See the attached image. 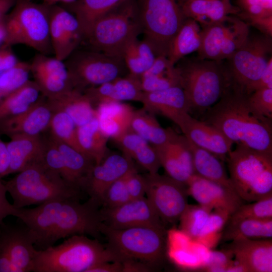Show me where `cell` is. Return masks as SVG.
<instances>
[{
	"instance_id": "obj_1",
	"label": "cell",
	"mask_w": 272,
	"mask_h": 272,
	"mask_svg": "<svg viewBox=\"0 0 272 272\" xmlns=\"http://www.w3.org/2000/svg\"><path fill=\"white\" fill-rule=\"evenodd\" d=\"M99 206L90 197L84 203L76 198L58 199L18 209L16 217L31 233L37 249L43 250L74 235L98 238L102 224Z\"/></svg>"
},
{
	"instance_id": "obj_2",
	"label": "cell",
	"mask_w": 272,
	"mask_h": 272,
	"mask_svg": "<svg viewBox=\"0 0 272 272\" xmlns=\"http://www.w3.org/2000/svg\"><path fill=\"white\" fill-rule=\"evenodd\" d=\"M247 96L230 85L209 109L205 121L233 144L272 153L271 119L254 112L247 103Z\"/></svg>"
},
{
	"instance_id": "obj_3",
	"label": "cell",
	"mask_w": 272,
	"mask_h": 272,
	"mask_svg": "<svg viewBox=\"0 0 272 272\" xmlns=\"http://www.w3.org/2000/svg\"><path fill=\"white\" fill-rule=\"evenodd\" d=\"M118 260L116 255L97 238L74 235L61 243L37 250L33 272H89L98 263Z\"/></svg>"
},
{
	"instance_id": "obj_4",
	"label": "cell",
	"mask_w": 272,
	"mask_h": 272,
	"mask_svg": "<svg viewBox=\"0 0 272 272\" xmlns=\"http://www.w3.org/2000/svg\"><path fill=\"white\" fill-rule=\"evenodd\" d=\"M4 183L17 209L58 199H80L82 193L41 160L30 164Z\"/></svg>"
},
{
	"instance_id": "obj_5",
	"label": "cell",
	"mask_w": 272,
	"mask_h": 272,
	"mask_svg": "<svg viewBox=\"0 0 272 272\" xmlns=\"http://www.w3.org/2000/svg\"><path fill=\"white\" fill-rule=\"evenodd\" d=\"M227 160L234 190L244 201L251 202L272 194V153L237 145Z\"/></svg>"
},
{
	"instance_id": "obj_6",
	"label": "cell",
	"mask_w": 272,
	"mask_h": 272,
	"mask_svg": "<svg viewBox=\"0 0 272 272\" xmlns=\"http://www.w3.org/2000/svg\"><path fill=\"white\" fill-rule=\"evenodd\" d=\"M50 6L32 0H17L5 19L4 45L22 44L39 53L52 52L49 36Z\"/></svg>"
},
{
	"instance_id": "obj_7",
	"label": "cell",
	"mask_w": 272,
	"mask_h": 272,
	"mask_svg": "<svg viewBox=\"0 0 272 272\" xmlns=\"http://www.w3.org/2000/svg\"><path fill=\"white\" fill-rule=\"evenodd\" d=\"M141 31L135 2L127 0L97 20L85 38L94 51L122 58L125 48Z\"/></svg>"
},
{
	"instance_id": "obj_8",
	"label": "cell",
	"mask_w": 272,
	"mask_h": 272,
	"mask_svg": "<svg viewBox=\"0 0 272 272\" xmlns=\"http://www.w3.org/2000/svg\"><path fill=\"white\" fill-rule=\"evenodd\" d=\"M101 233L107 239V247L119 261L139 260L157 265L166 255L167 232L164 228L142 226L115 229L102 224Z\"/></svg>"
},
{
	"instance_id": "obj_9",
	"label": "cell",
	"mask_w": 272,
	"mask_h": 272,
	"mask_svg": "<svg viewBox=\"0 0 272 272\" xmlns=\"http://www.w3.org/2000/svg\"><path fill=\"white\" fill-rule=\"evenodd\" d=\"M178 68L181 87L186 95L190 109H209L231 85L226 67L222 61L198 57Z\"/></svg>"
},
{
	"instance_id": "obj_10",
	"label": "cell",
	"mask_w": 272,
	"mask_h": 272,
	"mask_svg": "<svg viewBox=\"0 0 272 272\" xmlns=\"http://www.w3.org/2000/svg\"><path fill=\"white\" fill-rule=\"evenodd\" d=\"M144 40L156 55L167 57L171 41L186 18L179 0H136Z\"/></svg>"
},
{
	"instance_id": "obj_11",
	"label": "cell",
	"mask_w": 272,
	"mask_h": 272,
	"mask_svg": "<svg viewBox=\"0 0 272 272\" xmlns=\"http://www.w3.org/2000/svg\"><path fill=\"white\" fill-rule=\"evenodd\" d=\"M271 37L264 34L248 36L229 58L226 67L231 86L248 95L264 72L271 57Z\"/></svg>"
},
{
	"instance_id": "obj_12",
	"label": "cell",
	"mask_w": 272,
	"mask_h": 272,
	"mask_svg": "<svg viewBox=\"0 0 272 272\" xmlns=\"http://www.w3.org/2000/svg\"><path fill=\"white\" fill-rule=\"evenodd\" d=\"M65 60L73 88L82 91L119 77L125 66L122 58L94 50L74 52Z\"/></svg>"
},
{
	"instance_id": "obj_13",
	"label": "cell",
	"mask_w": 272,
	"mask_h": 272,
	"mask_svg": "<svg viewBox=\"0 0 272 272\" xmlns=\"http://www.w3.org/2000/svg\"><path fill=\"white\" fill-rule=\"evenodd\" d=\"M201 29L198 57L220 62L231 57L249 36L248 24L231 15Z\"/></svg>"
},
{
	"instance_id": "obj_14",
	"label": "cell",
	"mask_w": 272,
	"mask_h": 272,
	"mask_svg": "<svg viewBox=\"0 0 272 272\" xmlns=\"http://www.w3.org/2000/svg\"><path fill=\"white\" fill-rule=\"evenodd\" d=\"M146 195L163 224H174L188 205L186 185L158 173L144 176Z\"/></svg>"
},
{
	"instance_id": "obj_15",
	"label": "cell",
	"mask_w": 272,
	"mask_h": 272,
	"mask_svg": "<svg viewBox=\"0 0 272 272\" xmlns=\"http://www.w3.org/2000/svg\"><path fill=\"white\" fill-rule=\"evenodd\" d=\"M49 36L54 57L62 61L75 52L84 38L75 16L61 5L50 6Z\"/></svg>"
},
{
	"instance_id": "obj_16",
	"label": "cell",
	"mask_w": 272,
	"mask_h": 272,
	"mask_svg": "<svg viewBox=\"0 0 272 272\" xmlns=\"http://www.w3.org/2000/svg\"><path fill=\"white\" fill-rule=\"evenodd\" d=\"M102 224L115 229L135 227L164 228L147 197L130 199L118 207L100 209Z\"/></svg>"
},
{
	"instance_id": "obj_17",
	"label": "cell",
	"mask_w": 272,
	"mask_h": 272,
	"mask_svg": "<svg viewBox=\"0 0 272 272\" xmlns=\"http://www.w3.org/2000/svg\"><path fill=\"white\" fill-rule=\"evenodd\" d=\"M186 186L188 195L210 211L220 210L231 215L244 203L234 191L196 174L190 177Z\"/></svg>"
},
{
	"instance_id": "obj_18",
	"label": "cell",
	"mask_w": 272,
	"mask_h": 272,
	"mask_svg": "<svg viewBox=\"0 0 272 272\" xmlns=\"http://www.w3.org/2000/svg\"><path fill=\"white\" fill-rule=\"evenodd\" d=\"M183 135L197 146L212 153L221 160H227L233 143L214 126L183 114L175 123Z\"/></svg>"
},
{
	"instance_id": "obj_19",
	"label": "cell",
	"mask_w": 272,
	"mask_h": 272,
	"mask_svg": "<svg viewBox=\"0 0 272 272\" xmlns=\"http://www.w3.org/2000/svg\"><path fill=\"white\" fill-rule=\"evenodd\" d=\"M132 160L124 154H108L100 163L93 165L86 179L83 191L100 206L101 200L108 187L134 167Z\"/></svg>"
},
{
	"instance_id": "obj_20",
	"label": "cell",
	"mask_w": 272,
	"mask_h": 272,
	"mask_svg": "<svg viewBox=\"0 0 272 272\" xmlns=\"http://www.w3.org/2000/svg\"><path fill=\"white\" fill-rule=\"evenodd\" d=\"M37 250L31 233L23 224L0 225V251L9 256L21 272L32 271Z\"/></svg>"
},
{
	"instance_id": "obj_21",
	"label": "cell",
	"mask_w": 272,
	"mask_h": 272,
	"mask_svg": "<svg viewBox=\"0 0 272 272\" xmlns=\"http://www.w3.org/2000/svg\"><path fill=\"white\" fill-rule=\"evenodd\" d=\"M153 146L157 153L161 166L168 176L186 185L195 174L192 153L186 138L176 133L166 143Z\"/></svg>"
},
{
	"instance_id": "obj_22",
	"label": "cell",
	"mask_w": 272,
	"mask_h": 272,
	"mask_svg": "<svg viewBox=\"0 0 272 272\" xmlns=\"http://www.w3.org/2000/svg\"><path fill=\"white\" fill-rule=\"evenodd\" d=\"M210 249L192 240L179 229H172L167 236L166 255L178 267L184 269H201Z\"/></svg>"
},
{
	"instance_id": "obj_23",
	"label": "cell",
	"mask_w": 272,
	"mask_h": 272,
	"mask_svg": "<svg viewBox=\"0 0 272 272\" xmlns=\"http://www.w3.org/2000/svg\"><path fill=\"white\" fill-rule=\"evenodd\" d=\"M53 110L40 99L25 111L0 121V134L38 136L49 128Z\"/></svg>"
},
{
	"instance_id": "obj_24",
	"label": "cell",
	"mask_w": 272,
	"mask_h": 272,
	"mask_svg": "<svg viewBox=\"0 0 272 272\" xmlns=\"http://www.w3.org/2000/svg\"><path fill=\"white\" fill-rule=\"evenodd\" d=\"M140 102L146 110L162 115L175 123L190 110L186 95L181 86L151 92H143Z\"/></svg>"
},
{
	"instance_id": "obj_25",
	"label": "cell",
	"mask_w": 272,
	"mask_h": 272,
	"mask_svg": "<svg viewBox=\"0 0 272 272\" xmlns=\"http://www.w3.org/2000/svg\"><path fill=\"white\" fill-rule=\"evenodd\" d=\"M229 248L246 272L272 271L271 239L231 241Z\"/></svg>"
},
{
	"instance_id": "obj_26",
	"label": "cell",
	"mask_w": 272,
	"mask_h": 272,
	"mask_svg": "<svg viewBox=\"0 0 272 272\" xmlns=\"http://www.w3.org/2000/svg\"><path fill=\"white\" fill-rule=\"evenodd\" d=\"M212 211L199 205L188 204L179 220V229L192 240L209 249L218 240V236L212 229Z\"/></svg>"
},
{
	"instance_id": "obj_27",
	"label": "cell",
	"mask_w": 272,
	"mask_h": 272,
	"mask_svg": "<svg viewBox=\"0 0 272 272\" xmlns=\"http://www.w3.org/2000/svg\"><path fill=\"white\" fill-rule=\"evenodd\" d=\"M180 6L185 17L195 20L201 27L221 21L241 11L230 0H189L181 3Z\"/></svg>"
},
{
	"instance_id": "obj_28",
	"label": "cell",
	"mask_w": 272,
	"mask_h": 272,
	"mask_svg": "<svg viewBox=\"0 0 272 272\" xmlns=\"http://www.w3.org/2000/svg\"><path fill=\"white\" fill-rule=\"evenodd\" d=\"M96 117L102 132L108 139L116 140L130 129L134 110L119 101L98 104Z\"/></svg>"
},
{
	"instance_id": "obj_29",
	"label": "cell",
	"mask_w": 272,
	"mask_h": 272,
	"mask_svg": "<svg viewBox=\"0 0 272 272\" xmlns=\"http://www.w3.org/2000/svg\"><path fill=\"white\" fill-rule=\"evenodd\" d=\"M52 110L64 111L77 127L82 126L96 116V110L87 95L77 89H71L55 96L47 98Z\"/></svg>"
},
{
	"instance_id": "obj_30",
	"label": "cell",
	"mask_w": 272,
	"mask_h": 272,
	"mask_svg": "<svg viewBox=\"0 0 272 272\" xmlns=\"http://www.w3.org/2000/svg\"><path fill=\"white\" fill-rule=\"evenodd\" d=\"M6 143L10 158L9 175L17 173L30 164L40 160L45 140L39 135H17Z\"/></svg>"
},
{
	"instance_id": "obj_31",
	"label": "cell",
	"mask_w": 272,
	"mask_h": 272,
	"mask_svg": "<svg viewBox=\"0 0 272 272\" xmlns=\"http://www.w3.org/2000/svg\"><path fill=\"white\" fill-rule=\"evenodd\" d=\"M115 141L123 154L135 160L148 173H158L161 165L157 153L145 139L130 129Z\"/></svg>"
},
{
	"instance_id": "obj_32",
	"label": "cell",
	"mask_w": 272,
	"mask_h": 272,
	"mask_svg": "<svg viewBox=\"0 0 272 272\" xmlns=\"http://www.w3.org/2000/svg\"><path fill=\"white\" fill-rule=\"evenodd\" d=\"M127 0H77L61 5L73 13L80 25L85 38L94 23Z\"/></svg>"
},
{
	"instance_id": "obj_33",
	"label": "cell",
	"mask_w": 272,
	"mask_h": 272,
	"mask_svg": "<svg viewBox=\"0 0 272 272\" xmlns=\"http://www.w3.org/2000/svg\"><path fill=\"white\" fill-rule=\"evenodd\" d=\"M143 93L140 78L130 74L123 78L119 77L94 89L96 99L101 103L126 100L140 102Z\"/></svg>"
},
{
	"instance_id": "obj_34",
	"label": "cell",
	"mask_w": 272,
	"mask_h": 272,
	"mask_svg": "<svg viewBox=\"0 0 272 272\" xmlns=\"http://www.w3.org/2000/svg\"><path fill=\"white\" fill-rule=\"evenodd\" d=\"M187 140L192 155L195 173L235 192L222 160L188 139Z\"/></svg>"
},
{
	"instance_id": "obj_35",
	"label": "cell",
	"mask_w": 272,
	"mask_h": 272,
	"mask_svg": "<svg viewBox=\"0 0 272 272\" xmlns=\"http://www.w3.org/2000/svg\"><path fill=\"white\" fill-rule=\"evenodd\" d=\"M50 138L62 156L65 169V180L83 191L86 179L95 163L69 145L51 135Z\"/></svg>"
},
{
	"instance_id": "obj_36",
	"label": "cell",
	"mask_w": 272,
	"mask_h": 272,
	"mask_svg": "<svg viewBox=\"0 0 272 272\" xmlns=\"http://www.w3.org/2000/svg\"><path fill=\"white\" fill-rule=\"evenodd\" d=\"M202 29L195 20L186 18L171 41L167 57L173 65L185 55L197 51L201 42Z\"/></svg>"
},
{
	"instance_id": "obj_37",
	"label": "cell",
	"mask_w": 272,
	"mask_h": 272,
	"mask_svg": "<svg viewBox=\"0 0 272 272\" xmlns=\"http://www.w3.org/2000/svg\"><path fill=\"white\" fill-rule=\"evenodd\" d=\"M130 129L153 146H159L171 140L177 133L161 126L154 114L144 108L134 110Z\"/></svg>"
},
{
	"instance_id": "obj_38",
	"label": "cell",
	"mask_w": 272,
	"mask_h": 272,
	"mask_svg": "<svg viewBox=\"0 0 272 272\" xmlns=\"http://www.w3.org/2000/svg\"><path fill=\"white\" fill-rule=\"evenodd\" d=\"M77 132L82 152L92 160L95 164L100 163L108 155V138L101 131L97 117L77 127Z\"/></svg>"
},
{
	"instance_id": "obj_39",
	"label": "cell",
	"mask_w": 272,
	"mask_h": 272,
	"mask_svg": "<svg viewBox=\"0 0 272 272\" xmlns=\"http://www.w3.org/2000/svg\"><path fill=\"white\" fill-rule=\"evenodd\" d=\"M226 225L221 238L223 242L272 237V219H246Z\"/></svg>"
},
{
	"instance_id": "obj_40",
	"label": "cell",
	"mask_w": 272,
	"mask_h": 272,
	"mask_svg": "<svg viewBox=\"0 0 272 272\" xmlns=\"http://www.w3.org/2000/svg\"><path fill=\"white\" fill-rule=\"evenodd\" d=\"M40 93L36 83L29 80L0 102V121L28 109L39 100Z\"/></svg>"
},
{
	"instance_id": "obj_41",
	"label": "cell",
	"mask_w": 272,
	"mask_h": 272,
	"mask_svg": "<svg viewBox=\"0 0 272 272\" xmlns=\"http://www.w3.org/2000/svg\"><path fill=\"white\" fill-rule=\"evenodd\" d=\"M49 128L53 138L82 153L78 140L77 126L65 112L53 110Z\"/></svg>"
},
{
	"instance_id": "obj_42",
	"label": "cell",
	"mask_w": 272,
	"mask_h": 272,
	"mask_svg": "<svg viewBox=\"0 0 272 272\" xmlns=\"http://www.w3.org/2000/svg\"><path fill=\"white\" fill-rule=\"evenodd\" d=\"M30 72V63L19 60L12 67L0 73V102L26 83Z\"/></svg>"
},
{
	"instance_id": "obj_43",
	"label": "cell",
	"mask_w": 272,
	"mask_h": 272,
	"mask_svg": "<svg viewBox=\"0 0 272 272\" xmlns=\"http://www.w3.org/2000/svg\"><path fill=\"white\" fill-rule=\"evenodd\" d=\"M246 219H272V194L248 204H242L230 215L227 222Z\"/></svg>"
},
{
	"instance_id": "obj_44",
	"label": "cell",
	"mask_w": 272,
	"mask_h": 272,
	"mask_svg": "<svg viewBox=\"0 0 272 272\" xmlns=\"http://www.w3.org/2000/svg\"><path fill=\"white\" fill-rule=\"evenodd\" d=\"M140 81L144 92H151L172 87L181 86L179 69L175 66L159 75L140 78Z\"/></svg>"
},
{
	"instance_id": "obj_45",
	"label": "cell",
	"mask_w": 272,
	"mask_h": 272,
	"mask_svg": "<svg viewBox=\"0 0 272 272\" xmlns=\"http://www.w3.org/2000/svg\"><path fill=\"white\" fill-rule=\"evenodd\" d=\"M30 65L32 73H43L71 82L65 62L54 56L49 57L46 54L38 53L33 58Z\"/></svg>"
},
{
	"instance_id": "obj_46",
	"label": "cell",
	"mask_w": 272,
	"mask_h": 272,
	"mask_svg": "<svg viewBox=\"0 0 272 272\" xmlns=\"http://www.w3.org/2000/svg\"><path fill=\"white\" fill-rule=\"evenodd\" d=\"M126 175L115 181L106 189L100 201L102 208H115L130 200L126 185Z\"/></svg>"
},
{
	"instance_id": "obj_47",
	"label": "cell",
	"mask_w": 272,
	"mask_h": 272,
	"mask_svg": "<svg viewBox=\"0 0 272 272\" xmlns=\"http://www.w3.org/2000/svg\"><path fill=\"white\" fill-rule=\"evenodd\" d=\"M247 101L257 114L272 119V89L256 90L247 95Z\"/></svg>"
},
{
	"instance_id": "obj_48",
	"label": "cell",
	"mask_w": 272,
	"mask_h": 272,
	"mask_svg": "<svg viewBox=\"0 0 272 272\" xmlns=\"http://www.w3.org/2000/svg\"><path fill=\"white\" fill-rule=\"evenodd\" d=\"M137 41V38L128 44L123 52L122 59L129 74L140 78L146 70L138 52Z\"/></svg>"
},
{
	"instance_id": "obj_49",
	"label": "cell",
	"mask_w": 272,
	"mask_h": 272,
	"mask_svg": "<svg viewBox=\"0 0 272 272\" xmlns=\"http://www.w3.org/2000/svg\"><path fill=\"white\" fill-rule=\"evenodd\" d=\"M234 255L229 249L223 251L210 250L209 258L201 269L208 271L223 272L232 262Z\"/></svg>"
},
{
	"instance_id": "obj_50",
	"label": "cell",
	"mask_w": 272,
	"mask_h": 272,
	"mask_svg": "<svg viewBox=\"0 0 272 272\" xmlns=\"http://www.w3.org/2000/svg\"><path fill=\"white\" fill-rule=\"evenodd\" d=\"M126 185L130 199L145 197L146 188L145 178L139 174L134 167L126 173Z\"/></svg>"
},
{
	"instance_id": "obj_51",
	"label": "cell",
	"mask_w": 272,
	"mask_h": 272,
	"mask_svg": "<svg viewBox=\"0 0 272 272\" xmlns=\"http://www.w3.org/2000/svg\"><path fill=\"white\" fill-rule=\"evenodd\" d=\"M238 17L261 31L263 34L271 37L272 35V16L260 17L250 16L240 11L237 15Z\"/></svg>"
},
{
	"instance_id": "obj_52",
	"label": "cell",
	"mask_w": 272,
	"mask_h": 272,
	"mask_svg": "<svg viewBox=\"0 0 272 272\" xmlns=\"http://www.w3.org/2000/svg\"><path fill=\"white\" fill-rule=\"evenodd\" d=\"M7 190L5 183L0 179V225L4 223V220L9 216L16 217L18 209L11 203L7 198Z\"/></svg>"
},
{
	"instance_id": "obj_53",
	"label": "cell",
	"mask_w": 272,
	"mask_h": 272,
	"mask_svg": "<svg viewBox=\"0 0 272 272\" xmlns=\"http://www.w3.org/2000/svg\"><path fill=\"white\" fill-rule=\"evenodd\" d=\"M137 46L139 55L147 71L152 65L157 55L151 45L145 40H138Z\"/></svg>"
},
{
	"instance_id": "obj_54",
	"label": "cell",
	"mask_w": 272,
	"mask_h": 272,
	"mask_svg": "<svg viewBox=\"0 0 272 272\" xmlns=\"http://www.w3.org/2000/svg\"><path fill=\"white\" fill-rule=\"evenodd\" d=\"M174 66L175 65L170 63L166 56L164 55H158L152 65L141 76L140 78L162 74Z\"/></svg>"
},
{
	"instance_id": "obj_55",
	"label": "cell",
	"mask_w": 272,
	"mask_h": 272,
	"mask_svg": "<svg viewBox=\"0 0 272 272\" xmlns=\"http://www.w3.org/2000/svg\"><path fill=\"white\" fill-rule=\"evenodd\" d=\"M18 61L10 47L0 48V73L12 67Z\"/></svg>"
},
{
	"instance_id": "obj_56",
	"label": "cell",
	"mask_w": 272,
	"mask_h": 272,
	"mask_svg": "<svg viewBox=\"0 0 272 272\" xmlns=\"http://www.w3.org/2000/svg\"><path fill=\"white\" fill-rule=\"evenodd\" d=\"M10 158L7 144L0 137V179L9 175Z\"/></svg>"
},
{
	"instance_id": "obj_57",
	"label": "cell",
	"mask_w": 272,
	"mask_h": 272,
	"mask_svg": "<svg viewBox=\"0 0 272 272\" xmlns=\"http://www.w3.org/2000/svg\"><path fill=\"white\" fill-rule=\"evenodd\" d=\"M89 272H123V264L119 260L104 261L93 266Z\"/></svg>"
},
{
	"instance_id": "obj_58",
	"label": "cell",
	"mask_w": 272,
	"mask_h": 272,
	"mask_svg": "<svg viewBox=\"0 0 272 272\" xmlns=\"http://www.w3.org/2000/svg\"><path fill=\"white\" fill-rule=\"evenodd\" d=\"M261 88L272 89V58L271 57L261 77L255 85L253 92Z\"/></svg>"
},
{
	"instance_id": "obj_59",
	"label": "cell",
	"mask_w": 272,
	"mask_h": 272,
	"mask_svg": "<svg viewBox=\"0 0 272 272\" xmlns=\"http://www.w3.org/2000/svg\"><path fill=\"white\" fill-rule=\"evenodd\" d=\"M0 272H21L9 256L0 251Z\"/></svg>"
},
{
	"instance_id": "obj_60",
	"label": "cell",
	"mask_w": 272,
	"mask_h": 272,
	"mask_svg": "<svg viewBox=\"0 0 272 272\" xmlns=\"http://www.w3.org/2000/svg\"><path fill=\"white\" fill-rule=\"evenodd\" d=\"M17 0H0V20L6 18Z\"/></svg>"
},
{
	"instance_id": "obj_61",
	"label": "cell",
	"mask_w": 272,
	"mask_h": 272,
	"mask_svg": "<svg viewBox=\"0 0 272 272\" xmlns=\"http://www.w3.org/2000/svg\"><path fill=\"white\" fill-rule=\"evenodd\" d=\"M42 3L49 6L64 5L73 3L77 0H40Z\"/></svg>"
},
{
	"instance_id": "obj_62",
	"label": "cell",
	"mask_w": 272,
	"mask_h": 272,
	"mask_svg": "<svg viewBox=\"0 0 272 272\" xmlns=\"http://www.w3.org/2000/svg\"><path fill=\"white\" fill-rule=\"evenodd\" d=\"M5 19L0 20V44H4L6 35Z\"/></svg>"
},
{
	"instance_id": "obj_63",
	"label": "cell",
	"mask_w": 272,
	"mask_h": 272,
	"mask_svg": "<svg viewBox=\"0 0 272 272\" xmlns=\"http://www.w3.org/2000/svg\"><path fill=\"white\" fill-rule=\"evenodd\" d=\"M189 1V0H179L180 4L181 3H182L183 2H184V1Z\"/></svg>"
}]
</instances>
